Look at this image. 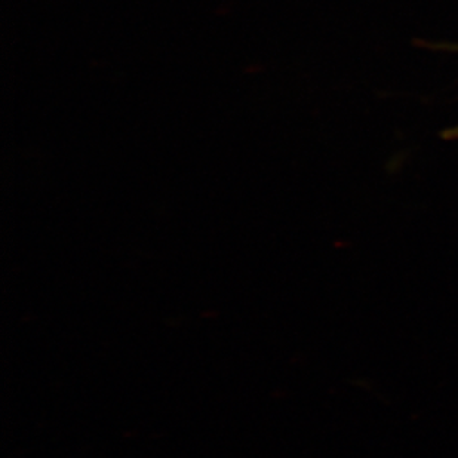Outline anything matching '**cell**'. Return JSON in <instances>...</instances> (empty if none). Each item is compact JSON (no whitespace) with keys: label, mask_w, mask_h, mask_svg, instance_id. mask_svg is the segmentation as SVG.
I'll return each mask as SVG.
<instances>
[{"label":"cell","mask_w":458,"mask_h":458,"mask_svg":"<svg viewBox=\"0 0 458 458\" xmlns=\"http://www.w3.org/2000/svg\"><path fill=\"white\" fill-rule=\"evenodd\" d=\"M448 137H451V139H458V128L450 131V132H448Z\"/></svg>","instance_id":"cell-1"}]
</instances>
